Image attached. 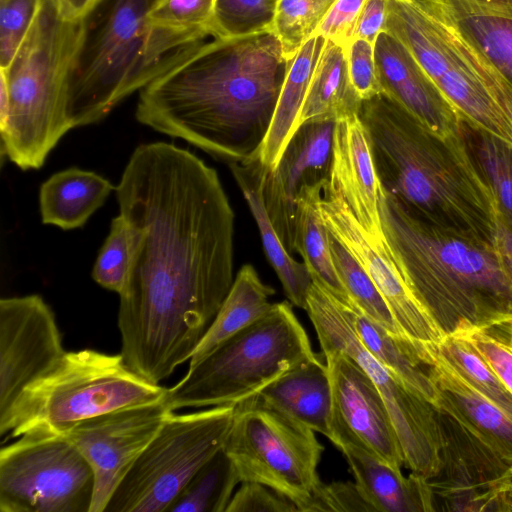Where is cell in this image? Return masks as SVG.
I'll use <instances>...</instances> for the list:
<instances>
[{
  "mask_svg": "<svg viewBox=\"0 0 512 512\" xmlns=\"http://www.w3.org/2000/svg\"><path fill=\"white\" fill-rule=\"evenodd\" d=\"M279 0H215L213 30L218 38L272 31Z\"/></svg>",
  "mask_w": 512,
  "mask_h": 512,
  "instance_id": "obj_39",
  "label": "cell"
},
{
  "mask_svg": "<svg viewBox=\"0 0 512 512\" xmlns=\"http://www.w3.org/2000/svg\"><path fill=\"white\" fill-rule=\"evenodd\" d=\"M344 454L355 482L376 512H432L435 498L427 479L411 473L403 476L366 448L343 442L336 446Z\"/></svg>",
  "mask_w": 512,
  "mask_h": 512,
  "instance_id": "obj_23",
  "label": "cell"
},
{
  "mask_svg": "<svg viewBox=\"0 0 512 512\" xmlns=\"http://www.w3.org/2000/svg\"><path fill=\"white\" fill-rule=\"evenodd\" d=\"M432 1H435V2H444L445 0H432Z\"/></svg>",
  "mask_w": 512,
  "mask_h": 512,
  "instance_id": "obj_53",
  "label": "cell"
},
{
  "mask_svg": "<svg viewBox=\"0 0 512 512\" xmlns=\"http://www.w3.org/2000/svg\"><path fill=\"white\" fill-rule=\"evenodd\" d=\"M248 400L279 411L328 439L331 436L332 385L327 364L319 355L284 372Z\"/></svg>",
  "mask_w": 512,
  "mask_h": 512,
  "instance_id": "obj_22",
  "label": "cell"
},
{
  "mask_svg": "<svg viewBox=\"0 0 512 512\" xmlns=\"http://www.w3.org/2000/svg\"><path fill=\"white\" fill-rule=\"evenodd\" d=\"M274 294V288L261 280L253 265H243L189 364L199 361L220 343L266 315L274 304L270 302Z\"/></svg>",
  "mask_w": 512,
  "mask_h": 512,
  "instance_id": "obj_29",
  "label": "cell"
},
{
  "mask_svg": "<svg viewBox=\"0 0 512 512\" xmlns=\"http://www.w3.org/2000/svg\"><path fill=\"white\" fill-rule=\"evenodd\" d=\"M437 349L464 381L512 415V394L469 342L446 335Z\"/></svg>",
  "mask_w": 512,
  "mask_h": 512,
  "instance_id": "obj_36",
  "label": "cell"
},
{
  "mask_svg": "<svg viewBox=\"0 0 512 512\" xmlns=\"http://www.w3.org/2000/svg\"><path fill=\"white\" fill-rule=\"evenodd\" d=\"M327 364L333 399L331 436L362 446L392 467L401 469L404 455L391 416L377 386L350 355L321 348Z\"/></svg>",
  "mask_w": 512,
  "mask_h": 512,
  "instance_id": "obj_16",
  "label": "cell"
},
{
  "mask_svg": "<svg viewBox=\"0 0 512 512\" xmlns=\"http://www.w3.org/2000/svg\"><path fill=\"white\" fill-rule=\"evenodd\" d=\"M374 53L385 94L434 132L442 136L458 133L460 114L397 38L382 31Z\"/></svg>",
  "mask_w": 512,
  "mask_h": 512,
  "instance_id": "obj_20",
  "label": "cell"
},
{
  "mask_svg": "<svg viewBox=\"0 0 512 512\" xmlns=\"http://www.w3.org/2000/svg\"><path fill=\"white\" fill-rule=\"evenodd\" d=\"M498 494V511H512V464L500 481Z\"/></svg>",
  "mask_w": 512,
  "mask_h": 512,
  "instance_id": "obj_50",
  "label": "cell"
},
{
  "mask_svg": "<svg viewBox=\"0 0 512 512\" xmlns=\"http://www.w3.org/2000/svg\"><path fill=\"white\" fill-rule=\"evenodd\" d=\"M494 249L507 278L512 284V229L499 218L497 219L494 237Z\"/></svg>",
  "mask_w": 512,
  "mask_h": 512,
  "instance_id": "obj_48",
  "label": "cell"
},
{
  "mask_svg": "<svg viewBox=\"0 0 512 512\" xmlns=\"http://www.w3.org/2000/svg\"><path fill=\"white\" fill-rule=\"evenodd\" d=\"M241 482H258L289 497L299 512L321 480L324 450L315 432L289 416L245 400L235 405L223 446Z\"/></svg>",
  "mask_w": 512,
  "mask_h": 512,
  "instance_id": "obj_11",
  "label": "cell"
},
{
  "mask_svg": "<svg viewBox=\"0 0 512 512\" xmlns=\"http://www.w3.org/2000/svg\"><path fill=\"white\" fill-rule=\"evenodd\" d=\"M366 0H336L316 31L327 40L346 47L353 39L355 26Z\"/></svg>",
  "mask_w": 512,
  "mask_h": 512,
  "instance_id": "obj_45",
  "label": "cell"
},
{
  "mask_svg": "<svg viewBox=\"0 0 512 512\" xmlns=\"http://www.w3.org/2000/svg\"><path fill=\"white\" fill-rule=\"evenodd\" d=\"M215 0H153L148 11V52L160 75L213 30Z\"/></svg>",
  "mask_w": 512,
  "mask_h": 512,
  "instance_id": "obj_25",
  "label": "cell"
},
{
  "mask_svg": "<svg viewBox=\"0 0 512 512\" xmlns=\"http://www.w3.org/2000/svg\"><path fill=\"white\" fill-rule=\"evenodd\" d=\"M351 307L312 280L306 311L321 348L340 350L371 377L391 416L404 455V466L427 480L440 471L442 432L439 411L385 368L365 348L355 331Z\"/></svg>",
  "mask_w": 512,
  "mask_h": 512,
  "instance_id": "obj_10",
  "label": "cell"
},
{
  "mask_svg": "<svg viewBox=\"0 0 512 512\" xmlns=\"http://www.w3.org/2000/svg\"><path fill=\"white\" fill-rule=\"evenodd\" d=\"M493 10L512 16V0H472Z\"/></svg>",
  "mask_w": 512,
  "mask_h": 512,
  "instance_id": "obj_52",
  "label": "cell"
},
{
  "mask_svg": "<svg viewBox=\"0 0 512 512\" xmlns=\"http://www.w3.org/2000/svg\"><path fill=\"white\" fill-rule=\"evenodd\" d=\"M351 316L358 338L374 358L434 406L436 392L427 366L420 361L413 349L404 341L390 335L354 306L351 307Z\"/></svg>",
  "mask_w": 512,
  "mask_h": 512,
  "instance_id": "obj_33",
  "label": "cell"
},
{
  "mask_svg": "<svg viewBox=\"0 0 512 512\" xmlns=\"http://www.w3.org/2000/svg\"><path fill=\"white\" fill-rule=\"evenodd\" d=\"M345 50L350 80L360 100L382 93L375 63L374 44L364 39H353Z\"/></svg>",
  "mask_w": 512,
  "mask_h": 512,
  "instance_id": "obj_43",
  "label": "cell"
},
{
  "mask_svg": "<svg viewBox=\"0 0 512 512\" xmlns=\"http://www.w3.org/2000/svg\"><path fill=\"white\" fill-rule=\"evenodd\" d=\"M272 31L203 41L139 91L136 119L229 163L258 155L290 65Z\"/></svg>",
  "mask_w": 512,
  "mask_h": 512,
  "instance_id": "obj_2",
  "label": "cell"
},
{
  "mask_svg": "<svg viewBox=\"0 0 512 512\" xmlns=\"http://www.w3.org/2000/svg\"><path fill=\"white\" fill-rule=\"evenodd\" d=\"M133 251V231L119 213L111 221L109 234L93 266V280L103 288L121 294L129 276Z\"/></svg>",
  "mask_w": 512,
  "mask_h": 512,
  "instance_id": "obj_38",
  "label": "cell"
},
{
  "mask_svg": "<svg viewBox=\"0 0 512 512\" xmlns=\"http://www.w3.org/2000/svg\"><path fill=\"white\" fill-rule=\"evenodd\" d=\"M171 412L163 400L108 412L63 433L92 468L90 512H105L116 488Z\"/></svg>",
  "mask_w": 512,
  "mask_h": 512,
  "instance_id": "obj_15",
  "label": "cell"
},
{
  "mask_svg": "<svg viewBox=\"0 0 512 512\" xmlns=\"http://www.w3.org/2000/svg\"><path fill=\"white\" fill-rule=\"evenodd\" d=\"M319 213L332 236L370 276L406 343L413 349L438 344L444 335L409 287L384 232L368 231L330 184L319 202Z\"/></svg>",
  "mask_w": 512,
  "mask_h": 512,
  "instance_id": "obj_13",
  "label": "cell"
},
{
  "mask_svg": "<svg viewBox=\"0 0 512 512\" xmlns=\"http://www.w3.org/2000/svg\"><path fill=\"white\" fill-rule=\"evenodd\" d=\"M376 512L356 482L320 483L302 512Z\"/></svg>",
  "mask_w": 512,
  "mask_h": 512,
  "instance_id": "obj_41",
  "label": "cell"
},
{
  "mask_svg": "<svg viewBox=\"0 0 512 512\" xmlns=\"http://www.w3.org/2000/svg\"><path fill=\"white\" fill-rule=\"evenodd\" d=\"M235 405L171 412L116 488L105 512H165L229 434Z\"/></svg>",
  "mask_w": 512,
  "mask_h": 512,
  "instance_id": "obj_9",
  "label": "cell"
},
{
  "mask_svg": "<svg viewBox=\"0 0 512 512\" xmlns=\"http://www.w3.org/2000/svg\"><path fill=\"white\" fill-rule=\"evenodd\" d=\"M61 15L72 21L85 19L101 0H55Z\"/></svg>",
  "mask_w": 512,
  "mask_h": 512,
  "instance_id": "obj_49",
  "label": "cell"
},
{
  "mask_svg": "<svg viewBox=\"0 0 512 512\" xmlns=\"http://www.w3.org/2000/svg\"><path fill=\"white\" fill-rule=\"evenodd\" d=\"M153 0H101L85 18L71 72L66 116L72 128L101 121L157 77L148 52Z\"/></svg>",
  "mask_w": 512,
  "mask_h": 512,
  "instance_id": "obj_8",
  "label": "cell"
},
{
  "mask_svg": "<svg viewBox=\"0 0 512 512\" xmlns=\"http://www.w3.org/2000/svg\"><path fill=\"white\" fill-rule=\"evenodd\" d=\"M226 512H299L286 495L258 482H241Z\"/></svg>",
  "mask_w": 512,
  "mask_h": 512,
  "instance_id": "obj_44",
  "label": "cell"
},
{
  "mask_svg": "<svg viewBox=\"0 0 512 512\" xmlns=\"http://www.w3.org/2000/svg\"><path fill=\"white\" fill-rule=\"evenodd\" d=\"M329 184L341 194L368 231H383L380 214L382 187L369 136L358 114L335 121Z\"/></svg>",
  "mask_w": 512,
  "mask_h": 512,
  "instance_id": "obj_21",
  "label": "cell"
},
{
  "mask_svg": "<svg viewBox=\"0 0 512 512\" xmlns=\"http://www.w3.org/2000/svg\"><path fill=\"white\" fill-rule=\"evenodd\" d=\"M325 43L323 36H312L290 61L271 124L258 152L260 161L268 171L277 167L288 143L300 127L309 85Z\"/></svg>",
  "mask_w": 512,
  "mask_h": 512,
  "instance_id": "obj_26",
  "label": "cell"
},
{
  "mask_svg": "<svg viewBox=\"0 0 512 512\" xmlns=\"http://www.w3.org/2000/svg\"><path fill=\"white\" fill-rule=\"evenodd\" d=\"M459 133L492 194L497 217L512 229V145L462 118Z\"/></svg>",
  "mask_w": 512,
  "mask_h": 512,
  "instance_id": "obj_32",
  "label": "cell"
},
{
  "mask_svg": "<svg viewBox=\"0 0 512 512\" xmlns=\"http://www.w3.org/2000/svg\"><path fill=\"white\" fill-rule=\"evenodd\" d=\"M436 392L434 407L445 412L504 461L512 464V415L464 381L437 344L414 350Z\"/></svg>",
  "mask_w": 512,
  "mask_h": 512,
  "instance_id": "obj_19",
  "label": "cell"
},
{
  "mask_svg": "<svg viewBox=\"0 0 512 512\" xmlns=\"http://www.w3.org/2000/svg\"><path fill=\"white\" fill-rule=\"evenodd\" d=\"M167 388L148 381L120 354L94 349L67 351L45 376L30 385L0 421L5 440L43 426L64 433L76 424L119 409L165 400Z\"/></svg>",
  "mask_w": 512,
  "mask_h": 512,
  "instance_id": "obj_7",
  "label": "cell"
},
{
  "mask_svg": "<svg viewBox=\"0 0 512 512\" xmlns=\"http://www.w3.org/2000/svg\"><path fill=\"white\" fill-rule=\"evenodd\" d=\"M85 28V19L68 20L55 0H43L15 57L0 69L1 156L22 170L42 167L71 129L68 85Z\"/></svg>",
  "mask_w": 512,
  "mask_h": 512,
  "instance_id": "obj_5",
  "label": "cell"
},
{
  "mask_svg": "<svg viewBox=\"0 0 512 512\" xmlns=\"http://www.w3.org/2000/svg\"><path fill=\"white\" fill-rule=\"evenodd\" d=\"M287 301L274 303L262 318L232 335L167 389L172 410L236 405L298 364L317 357Z\"/></svg>",
  "mask_w": 512,
  "mask_h": 512,
  "instance_id": "obj_6",
  "label": "cell"
},
{
  "mask_svg": "<svg viewBox=\"0 0 512 512\" xmlns=\"http://www.w3.org/2000/svg\"><path fill=\"white\" fill-rule=\"evenodd\" d=\"M453 335L469 342L512 394V347L484 328L464 327Z\"/></svg>",
  "mask_w": 512,
  "mask_h": 512,
  "instance_id": "obj_42",
  "label": "cell"
},
{
  "mask_svg": "<svg viewBox=\"0 0 512 512\" xmlns=\"http://www.w3.org/2000/svg\"><path fill=\"white\" fill-rule=\"evenodd\" d=\"M484 329H487L491 333L495 334L512 347V316L489 328Z\"/></svg>",
  "mask_w": 512,
  "mask_h": 512,
  "instance_id": "obj_51",
  "label": "cell"
},
{
  "mask_svg": "<svg viewBox=\"0 0 512 512\" xmlns=\"http://www.w3.org/2000/svg\"><path fill=\"white\" fill-rule=\"evenodd\" d=\"M380 214L395 261L444 336L512 316V284L493 245L421 219L383 189Z\"/></svg>",
  "mask_w": 512,
  "mask_h": 512,
  "instance_id": "obj_4",
  "label": "cell"
},
{
  "mask_svg": "<svg viewBox=\"0 0 512 512\" xmlns=\"http://www.w3.org/2000/svg\"><path fill=\"white\" fill-rule=\"evenodd\" d=\"M66 352L55 314L40 295L0 300V421Z\"/></svg>",
  "mask_w": 512,
  "mask_h": 512,
  "instance_id": "obj_14",
  "label": "cell"
},
{
  "mask_svg": "<svg viewBox=\"0 0 512 512\" xmlns=\"http://www.w3.org/2000/svg\"><path fill=\"white\" fill-rule=\"evenodd\" d=\"M439 411L442 464L428 480L449 511H497L498 487L511 465L445 412ZM436 506V505H435Z\"/></svg>",
  "mask_w": 512,
  "mask_h": 512,
  "instance_id": "obj_17",
  "label": "cell"
},
{
  "mask_svg": "<svg viewBox=\"0 0 512 512\" xmlns=\"http://www.w3.org/2000/svg\"><path fill=\"white\" fill-rule=\"evenodd\" d=\"M361 102L350 80L345 47L326 39L309 85L300 126L308 121L337 120L358 114Z\"/></svg>",
  "mask_w": 512,
  "mask_h": 512,
  "instance_id": "obj_30",
  "label": "cell"
},
{
  "mask_svg": "<svg viewBox=\"0 0 512 512\" xmlns=\"http://www.w3.org/2000/svg\"><path fill=\"white\" fill-rule=\"evenodd\" d=\"M336 0H279L272 32L291 60L312 36Z\"/></svg>",
  "mask_w": 512,
  "mask_h": 512,
  "instance_id": "obj_37",
  "label": "cell"
},
{
  "mask_svg": "<svg viewBox=\"0 0 512 512\" xmlns=\"http://www.w3.org/2000/svg\"><path fill=\"white\" fill-rule=\"evenodd\" d=\"M382 189L421 219L494 246L497 211L460 133L442 136L384 92L361 102Z\"/></svg>",
  "mask_w": 512,
  "mask_h": 512,
  "instance_id": "obj_3",
  "label": "cell"
},
{
  "mask_svg": "<svg viewBox=\"0 0 512 512\" xmlns=\"http://www.w3.org/2000/svg\"><path fill=\"white\" fill-rule=\"evenodd\" d=\"M238 483L236 467L222 448L194 474L167 512H226Z\"/></svg>",
  "mask_w": 512,
  "mask_h": 512,
  "instance_id": "obj_34",
  "label": "cell"
},
{
  "mask_svg": "<svg viewBox=\"0 0 512 512\" xmlns=\"http://www.w3.org/2000/svg\"><path fill=\"white\" fill-rule=\"evenodd\" d=\"M17 438L0 450V511L90 512L94 474L77 447L43 426Z\"/></svg>",
  "mask_w": 512,
  "mask_h": 512,
  "instance_id": "obj_12",
  "label": "cell"
},
{
  "mask_svg": "<svg viewBox=\"0 0 512 512\" xmlns=\"http://www.w3.org/2000/svg\"><path fill=\"white\" fill-rule=\"evenodd\" d=\"M328 184L305 187L299 196L295 253L302 256L312 280L321 284L340 303L353 306L337 276L330 250V233L319 213V202Z\"/></svg>",
  "mask_w": 512,
  "mask_h": 512,
  "instance_id": "obj_31",
  "label": "cell"
},
{
  "mask_svg": "<svg viewBox=\"0 0 512 512\" xmlns=\"http://www.w3.org/2000/svg\"><path fill=\"white\" fill-rule=\"evenodd\" d=\"M43 0H0V69L7 68L29 30Z\"/></svg>",
  "mask_w": 512,
  "mask_h": 512,
  "instance_id": "obj_40",
  "label": "cell"
},
{
  "mask_svg": "<svg viewBox=\"0 0 512 512\" xmlns=\"http://www.w3.org/2000/svg\"><path fill=\"white\" fill-rule=\"evenodd\" d=\"M441 4L462 37L512 89V16L472 0H445Z\"/></svg>",
  "mask_w": 512,
  "mask_h": 512,
  "instance_id": "obj_28",
  "label": "cell"
},
{
  "mask_svg": "<svg viewBox=\"0 0 512 512\" xmlns=\"http://www.w3.org/2000/svg\"><path fill=\"white\" fill-rule=\"evenodd\" d=\"M464 52L476 73L485 84L493 99L500 106L512 125V89L497 71L469 43L464 45Z\"/></svg>",
  "mask_w": 512,
  "mask_h": 512,
  "instance_id": "obj_46",
  "label": "cell"
},
{
  "mask_svg": "<svg viewBox=\"0 0 512 512\" xmlns=\"http://www.w3.org/2000/svg\"><path fill=\"white\" fill-rule=\"evenodd\" d=\"M115 190L134 235L120 353L159 384L190 360L233 284L235 216L217 171L171 143L138 146Z\"/></svg>",
  "mask_w": 512,
  "mask_h": 512,
  "instance_id": "obj_1",
  "label": "cell"
},
{
  "mask_svg": "<svg viewBox=\"0 0 512 512\" xmlns=\"http://www.w3.org/2000/svg\"><path fill=\"white\" fill-rule=\"evenodd\" d=\"M386 16L387 0H366L359 14L353 39H364L375 44L378 35L384 31Z\"/></svg>",
  "mask_w": 512,
  "mask_h": 512,
  "instance_id": "obj_47",
  "label": "cell"
},
{
  "mask_svg": "<svg viewBox=\"0 0 512 512\" xmlns=\"http://www.w3.org/2000/svg\"><path fill=\"white\" fill-rule=\"evenodd\" d=\"M115 188L92 171L76 167L59 171L40 187L41 220L63 230L81 228Z\"/></svg>",
  "mask_w": 512,
  "mask_h": 512,
  "instance_id": "obj_27",
  "label": "cell"
},
{
  "mask_svg": "<svg viewBox=\"0 0 512 512\" xmlns=\"http://www.w3.org/2000/svg\"><path fill=\"white\" fill-rule=\"evenodd\" d=\"M229 168L255 219L265 254L287 298L292 305L306 310L312 278L306 264L297 261L287 250L268 214L264 201L267 168L258 155L242 162L229 163Z\"/></svg>",
  "mask_w": 512,
  "mask_h": 512,
  "instance_id": "obj_24",
  "label": "cell"
},
{
  "mask_svg": "<svg viewBox=\"0 0 512 512\" xmlns=\"http://www.w3.org/2000/svg\"><path fill=\"white\" fill-rule=\"evenodd\" d=\"M329 243L337 276L353 306L390 335L406 343L383 297L367 272L331 233Z\"/></svg>",
  "mask_w": 512,
  "mask_h": 512,
  "instance_id": "obj_35",
  "label": "cell"
},
{
  "mask_svg": "<svg viewBox=\"0 0 512 512\" xmlns=\"http://www.w3.org/2000/svg\"><path fill=\"white\" fill-rule=\"evenodd\" d=\"M335 121L303 123L288 143L277 167L268 171L264 201L283 244L295 253L298 199L305 187L330 180Z\"/></svg>",
  "mask_w": 512,
  "mask_h": 512,
  "instance_id": "obj_18",
  "label": "cell"
}]
</instances>
